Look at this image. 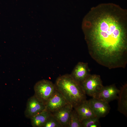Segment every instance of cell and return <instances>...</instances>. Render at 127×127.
Instances as JSON below:
<instances>
[{"instance_id":"1","label":"cell","mask_w":127,"mask_h":127,"mask_svg":"<svg viewBox=\"0 0 127 127\" xmlns=\"http://www.w3.org/2000/svg\"><path fill=\"white\" fill-rule=\"evenodd\" d=\"M98 12L92 15L85 33L89 53L98 64L109 69L124 68L127 64L125 25L113 11Z\"/></svg>"},{"instance_id":"2","label":"cell","mask_w":127,"mask_h":127,"mask_svg":"<svg viewBox=\"0 0 127 127\" xmlns=\"http://www.w3.org/2000/svg\"><path fill=\"white\" fill-rule=\"evenodd\" d=\"M55 84L60 92L73 108L86 100V94L80 83L75 80L70 74L58 77Z\"/></svg>"},{"instance_id":"3","label":"cell","mask_w":127,"mask_h":127,"mask_svg":"<svg viewBox=\"0 0 127 127\" xmlns=\"http://www.w3.org/2000/svg\"><path fill=\"white\" fill-rule=\"evenodd\" d=\"M34 89V95L45 105L56 90L55 84L44 79L36 83Z\"/></svg>"},{"instance_id":"4","label":"cell","mask_w":127,"mask_h":127,"mask_svg":"<svg viewBox=\"0 0 127 127\" xmlns=\"http://www.w3.org/2000/svg\"><path fill=\"white\" fill-rule=\"evenodd\" d=\"M80 84L86 94L92 98L103 87L100 76L96 74H90Z\"/></svg>"},{"instance_id":"5","label":"cell","mask_w":127,"mask_h":127,"mask_svg":"<svg viewBox=\"0 0 127 127\" xmlns=\"http://www.w3.org/2000/svg\"><path fill=\"white\" fill-rule=\"evenodd\" d=\"M68 104H70L56 89L45 104V108L52 113Z\"/></svg>"},{"instance_id":"6","label":"cell","mask_w":127,"mask_h":127,"mask_svg":"<svg viewBox=\"0 0 127 127\" xmlns=\"http://www.w3.org/2000/svg\"><path fill=\"white\" fill-rule=\"evenodd\" d=\"M26 105L24 115L28 119H30L45 109V105L34 95L28 99Z\"/></svg>"},{"instance_id":"7","label":"cell","mask_w":127,"mask_h":127,"mask_svg":"<svg viewBox=\"0 0 127 127\" xmlns=\"http://www.w3.org/2000/svg\"><path fill=\"white\" fill-rule=\"evenodd\" d=\"M88 101L95 116L104 117L109 113L110 107L108 103L94 98Z\"/></svg>"},{"instance_id":"8","label":"cell","mask_w":127,"mask_h":127,"mask_svg":"<svg viewBox=\"0 0 127 127\" xmlns=\"http://www.w3.org/2000/svg\"><path fill=\"white\" fill-rule=\"evenodd\" d=\"M120 90L115 84L103 87L94 98L101 100L108 103L118 99Z\"/></svg>"},{"instance_id":"9","label":"cell","mask_w":127,"mask_h":127,"mask_svg":"<svg viewBox=\"0 0 127 127\" xmlns=\"http://www.w3.org/2000/svg\"><path fill=\"white\" fill-rule=\"evenodd\" d=\"M73 108L71 105L68 104L51 113L62 127H67L70 114Z\"/></svg>"},{"instance_id":"10","label":"cell","mask_w":127,"mask_h":127,"mask_svg":"<svg viewBox=\"0 0 127 127\" xmlns=\"http://www.w3.org/2000/svg\"><path fill=\"white\" fill-rule=\"evenodd\" d=\"M90 74L88 64L79 62L75 66L70 75L80 83Z\"/></svg>"},{"instance_id":"11","label":"cell","mask_w":127,"mask_h":127,"mask_svg":"<svg viewBox=\"0 0 127 127\" xmlns=\"http://www.w3.org/2000/svg\"><path fill=\"white\" fill-rule=\"evenodd\" d=\"M74 108L78 113L81 122L84 119L95 116L88 100H86Z\"/></svg>"},{"instance_id":"12","label":"cell","mask_w":127,"mask_h":127,"mask_svg":"<svg viewBox=\"0 0 127 127\" xmlns=\"http://www.w3.org/2000/svg\"><path fill=\"white\" fill-rule=\"evenodd\" d=\"M117 110L120 113L127 116V85L121 87L118 95Z\"/></svg>"},{"instance_id":"13","label":"cell","mask_w":127,"mask_h":127,"mask_svg":"<svg viewBox=\"0 0 127 127\" xmlns=\"http://www.w3.org/2000/svg\"><path fill=\"white\" fill-rule=\"evenodd\" d=\"M52 113L45 109L30 119L33 127H43Z\"/></svg>"},{"instance_id":"14","label":"cell","mask_w":127,"mask_h":127,"mask_svg":"<svg viewBox=\"0 0 127 127\" xmlns=\"http://www.w3.org/2000/svg\"><path fill=\"white\" fill-rule=\"evenodd\" d=\"M67 127H82L81 121L74 109L71 113Z\"/></svg>"},{"instance_id":"15","label":"cell","mask_w":127,"mask_h":127,"mask_svg":"<svg viewBox=\"0 0 127 127\" xmlns=\"http://www.w3.org/2000/svg\"><path fill=\"white\" fill-rule=\"evenodd\" d=\"M99 119L95 116L84 119L81 122L82 127H91L95 124L99 123Z\"/></svg>"},{"instance_id":"16","label":"cell","mask_w":127,"mask_h":127,"mask_svg":"<svg viewBox=\"0 0 127 127\" xmlns=\"http://www.w3.org/2000/svg\"><path fill=\"white\" fill-rule=\"evenodd\" d=\"M43 127H62L61 125L52 115L48 118Z\"/></svg>"}]
</instances>
